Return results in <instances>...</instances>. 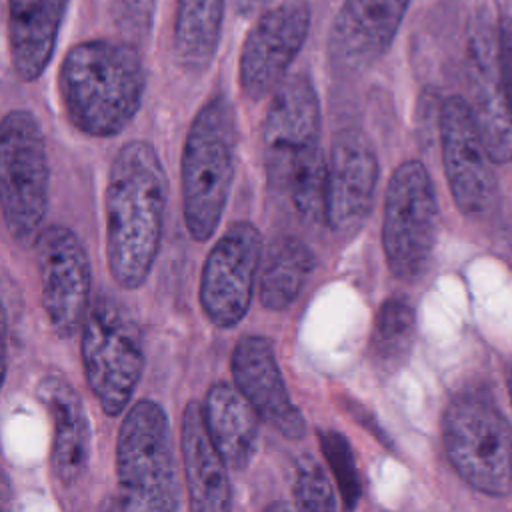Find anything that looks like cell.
<instances>
[{
    "mask_svg": "<svg viewBox=\"0 0 512 512\" xmlns=\"http://www.w3.org/2000/svg\"><path fill=\"white\" fill-rule=\"evenodd\" d=\"M68 0H8V48L20 80H36L48 66Z\"/></svg>",
    "mask_w": 512,
    "mask_h": 512,
    "instance_id": "d6986e66",
    "label": "cell"
},
{
    "mask_svg": "<svg viewBox=\"0 0 512 512\" xmlns=\"http://www.w3.org/2000/svg\"><path fill=\"white\" fill-rule=\"evenodd\" d=\"M470 86L472 102L468 104L492 162H510L512 116L498 86L492 38L488 42L486 38L470 42Z\"/></svg>",
    "mask_w": 512,
    "mask_h": 512,
    "instance_id": "44dd1931",
    "label": "cell"
},
{
    "mask_svg": "<svg viewBox=\"0 0 512 512\" xmlns=\"http://www.w3.org/2000/svg\"><path fill=\"white\" fill-rule=\"evenodd\" d=\"M262 236L250 222L232 224L208 252L200 274V306L218 328L236 326L250 308Z\"/></svg>",
    "mask_w": 512,
    "mask_h": 512,
    "instance_id": "9c48e42d",
    "label": "cell"
},
{
    "mask_svg": "<svg viewBox=\"0 0 512 512\" xmlns=\"http://www.w3.org/2000/svg\"><path fill=\"white\" fill-rule=\"evenodd\" d=\"M442 444L456 474L476 492H512V426L492 396L462 392L442 416Z\"/></svg>",
    "mask_w": 512,
    "mask_h": 512,
    "instance_id": "5b68a950",
    "label": "cell"
},
{
    "mask_svg": "<svg viewBox=\"0 0 512 512\" xmlns=\"http://www.w3.org/2000/svg\"><path fill=\"white\" fill-rule=\"evenodd\" d=\"M42 306L60 338L74 336L90 308V260L84 244L66 226H48L34 238Z\"/></svg>",
    "mask_w": 512,
    "mask_h": 512,
    "instance_id": "30bf717a",
    "label": "cell"
},
{
    "mask_svg": "<svg viewBox=\"0 0 512 512\" xmlns=\"http://www.w3.org/2000/svg\"><path fill=\"white\" fill-rule=\"evenodd\" d=\"M236 116L224 96H212L194 116L182 150V212L196 242L212 238L234 178Z\"/></svg>",
    "mask_w": 512,
    "mask_h": 512,
    "instance_id": "3957f363",
    "label": "cell"
},
{
    "mask_svg": "<svg viewBox=\"0 0 512 512\" xmlns=\"http://www.w3.org/2000/svg\"><path fill=\"white\" fill-rule=\"evenodd\" d=\"M320 102L306 74L284 78L272 92L262 124L264 166L272 186H284L290 168L320 146Z\"/></svg>",
    "mask_w": 512,
    "mask_h": 512,
    "instance_id": "4fadbf2b",
    "label": "cell"
},
{
    "mask_svg": "<svg viewBox=\"0 0 512 512\" xmlns=\"http://www.w3.org/2000/svg\"><path fill=\"white\" fill-rule=\"evenodd\" d=\"M292 492L300 510H334L338 506L328 474L310 456L296 460Z\"/></svg>",
    "mask_w": 512,
    "mask_h": 512,
    "instance_id": "4316f807",
    "label": "cell"
},
{
    "mask_svg": "<svg viewBox=\"0 0 512 512\" xmlns=\"http://www.w3.org/2000/svg\"><path fill=\"white\" fill-rule=\"evenodd\" d=\"M226 0H176L174 54L188 72H202L210 66L224 18Z\"/></svg>",
    "mask_w": 512,
    "mask_h": 512,
    "instance_id": "7402d4cb",
    "label": "cell"
},
{
    "mask_svg": "<svg viewBox=\"0 0 512 512\" xmlns=\"http://www.w3.org/2000/svg\"><path fill=\"white\" fill-rule=\"evenodd\" d=\"M230 370L234 386L250 402L262 422L288 440L304 436V416L288 394L268 338L256 334L240 338L232 352Z\"/></svg>",
    "mask_w": 512,
    "mask_h": 512,
    "instance_id": "2e32d148",
    "label": "cell"
},
{
    "mask_svg": "<svg viewBox=\"0 0 512 512\" xmlns=\"http://www.w3.org/2000/svg\"><path fill=\"white\" fill-rule=\"evenodd\" d=\"M494 60H496V78L506 102V108L512 116V16H500L494 34Z\"/></svg>",
    "mask_w": 512,
    "mask_h": 512,
    "instance_id": "83f0119b",
    "label": "cell"
},
{
    "mask_svg": "<svg viewBox=\"0 0 512 512\" xmlns=\"http://www.w3.org/2000/svg\"><path fill=\"white\" fill-rule=\"evenodd\" d=\"M416 332V314L408 300L388 298L376 312L372 352L384 364H398L408 354Z\"/></svg>",
    "mask_w": 512,
    "mask_h": 512,
    "instance_id": "cb8c5ba5",
    "label": "cell"
},
{
    "mask_svg": "<svg viewBox=\"0 0 512 512\" xmlns=\"http://www.w3.org/2000/svg\"><path fill=\"white\" fill-rule=\"evenodd\" d=\"M180 452L188 506L196 512H222L232 504L228 466L212 444L198 402H188L180 422Z\"/></svg>",
    "mask_w": 512,
    "mask_h": 512,
    "instance_id": "ac0fdd59",
    "label": "cell"
},
{
    "mask_svg": "<svg viewBox=\"0 0 512 512\" xmlns=\"http://www.w3.org/2000/svg\"><path fill=\"white\" fill-rule=\"evenodd\" d=\"M508 396H510V404H512V368L508 372Z\"/></svg>",
    "mask_w": 512,
    "mask_h": 512,
    "instance_id": "4dcf8cb0",
    "label": "cell"
},
{
    "mask_svg": "<svg viewBox=\"0 0 512 512\" xmlns=\"http://www.w3.org/2000/svg\"><path fill=\"white\" fill-rule=\"evenodd\" d=\"M202 418L208 436L228 468L244 470L258 442V414L234 384L216 382L204 398Z\"/></svg>",
    "mask_w": 512,
    "mask_h": 512,
    "instance_id": "ffe728a7",
    "label": "cell"
},
{
    "mask_svg": "<svg viewBox=\"0 0 512 512\" xmlns=\"http://www.w3.org/2000/svg\"><path fill=\"white\" fill-rule=\"evenodd\" d=\"M166 194V172L156 148L146 140L122 144L112 158L104 194L106 258L120 288H140L154 266Z\"/></svg>",
    "mask_w": 512,
    "mask_h": 512,
    "instance_id": "6da1fadb",
    "label": "cell"
},
{
    "mask_svg": "<svg viewBox=\"0 0 512 512\" xmlns=\"http://www.w3.org/2000/svg\"><path fill=\"white\" fill-rule=\"evenodd\" d=\"M38 398L52 418V474L64 488L74 486L90 458V426L84 402L60 374H46L40 380Z\"/></svg>",
    "mask_w": 512,
    "mask_h": 512,
    "instance_id": "e0dca14e",
    "label": "cell"
},
{
    "mask_svg": "<svg viewBox=\"0 0 512 512\" xmlns=\"http://www.w3.org/2000/svg\"><path fill=\"white\" fill-rule=\"evenodd\" d=\"M326 188V156L320 146L304 154L288 172L282 190L288 192L296 212L306 220L324 216Z\"/></svg>",
    "mask_w": 512,
    "mask_h": 512,
    "instance_id": "d4e9b609",
    "label": "cell"
},
{
    "mask_svg": "<svg viewBox=\"0 0 512 512\" xmlns=\"http://www.w3.org/2000/svg\"><path fill=\"white\" fill-rule=\"evenodd\" d=\"M80 354L90 392L106 416H118L132 400L144 370V344L136 320L102 294L80 326Z\"/></svg>",
    "mask_w": 512,
    "mask_h": 512,
    "instance_id": "8992f818",
    "label": "cell"
},
{
    "mask_svg": "<svg viewBox=\"0 0 512 512\" xmlns=\"http://www.w3.org/2000/svg\"><path fill=\"white\" fill-rule=\"evenodd\" d=\"M410 0H344L328 32V56L336 70L356 74L390 48Z\"/></svg>",
    "mask_w": 512,
    "mask_h": 512,
    "instance_id": "9a60e30c",
    "label": "cell"
},
{
    "mask_svg": "<svg viewBox=\"0 0 512 512\" xmlns=\"http://www.w3.org/2000/svg\"><path fill=\"white\" fill-rule=\"evenodd\" d=\"M6 336H8V322H6V310L0 300V388L4 384L6 376Z\"/></svg>",
    "mask_w": 512,
    "mask_h": 512,
    "instance_id": "f1b7e54d",
    "label": "cell"
},
{
    "mask_svg": "<svg viewBox=\"0 0 512 512\" xmlns=\"http://www.w3.org/2000/svg\"><path fill=\"white\" fill-rule=\"evenodd\" d=\"M438 132L444 174L456 206L466 216L484 214L494 202L496 178L468 100L462 96L442 100Z\"/></svg>",
    "mask_w": 512,
    "mask_h": 512,
    "instance_id": "7c38bea8",
    "label": "cell"
},
{
    "mask_svg": "<svg viewBox=\"0 0 512 512\" xmlns=\"http://www.w3.org/2000/svg\"><path fill=\"white\" fill-rule=\"evenodd\" d=\"M314 270V254L306 242L294 236L278 238L262 262L258 292L264 308L286 310Z\"/></svg>",
    "mask_w": 512,
    "mask_h": 512,
    "instance_id": "603a6c76",
    "label": "cell"
},
{
    "mask_svg": "<svg viewBox=\"0 0 512 512\" xmlns=\"http://www.w3.org/2000/svg\"><path fill=\"white\" fill-rule=\"evenodd\" d=\"M264 2L266 0H230V4H232V8H234V12L238 14V16H254L262 6H264Z\"/></svg>",
    "mask_w": 512,
    "mask_h": 512,
    "instance_id": "f546056e",
    "label": "cell"
},
{
    "mask_svg": "<svg viewBox=\"0 0 512 512\" xmlns=\"http://www.w3.org/2000/svg\"><path fill=\"white\" fill-rule=\"evenodd\" d=\"M146 76L138 52L112 40H88L68 50L58 88L70 124L82 134L110 138L136 116Z\"/></svg>",
    "mask_w": 512,
    "mask_h": 512,
    "instance_id": "7a4b0ae2",
    "label": "cell"
},
{
    "mask_svg": "<svg viewBox=\"0 0 512 512\" xmlns=\"http://www.w3.org/2000/svg\"><path fill=\"white\" fill-rule=\"evenodd\" d=\"M318 442L330 466V472L336 480L344 506L354 508L360 500L362 488H360V474L356 468V460L348 440L336 430H318Z\"/></svg>",
    "mask_w": 512,
    "mask_h": 512,
    "instance_id": "484cf974",
    "label": "cell"
},
{
    "mask_svg": "<svg viewBox=\"0 0 512 512\" xmlns=\"http://www.w3.org/2000/svg\"><path fill=\"white\" fill-rule=\"evenodd\" d=\"M378 184V158L360 130L334 136L326 158L324 220L336 234H354L368 218Z\"/></svg>",
    "mask_w": 512,
    "mask_h": 512,
    "instance_id": "5bb4252c",
    "label": "cell"
},
{
    "mask_svg": "<svg viewBox=\"0 0 512 512\" xmlns=\"http://www.w3.org/2000/svg\"><path fill=\"white\" fill-rule=\"evenodd\" d=\"M116 478L118 506L124 510L172 512L180 508L170 422L154 400L132 404L120 424Z\"/></svg>",
    "mask_w": 512,
    "mask_h": 512,
    "instance_id": "277c9868",
    "label": "cell"
},
{
    "mask_svg": "<svg viewBox=\"0 0 512 512\" xmlns=\"http://www.w3.org/2000/svg\"><path fill=\"white\" fill-rule=\"evenodd\" d=\"M308 30L310 6L306 0H284L256 18L238 60V82L246 98L260 100L274 92L304 46Z\"/></svg>",
    "mask_w": 512,
    "mask_h": 512,
    "instance_id": "8fae6325",
    "label": "cell"
},
{
    "mask_svg": "<svg viewBox=\"0 0 512 512\" xmlns=\"http://www.w3.org/2000/svg\"><path fill=\"white\" fill-rule=\"evenodd\" d=\"M438 236V202L422 162H402L386 188L382 246L394 278L416 282L430 266Z\"/></svg>",
    "mask_w": 512,
    "mask_h": 512,
    "instance_id": "ba28073f",
    "label": "cell"
},
{
    "mask_svg": "<svg viewBox=\"0 0 512 512\" xmlns=\"http://www.w3.org/2000/svg\"><path fill=\"white\" fill-rule=\"evenodd\" d=\"M50 166L44 134L28 110L0 120V212L10 236L32 244L48 210Z\"/></svg>",
    "mask_w": 512,
    "mask_h": 512,
    "instance_id": "52a82bcc",
    "label": "cell"
}]
</instances>
